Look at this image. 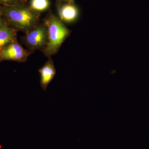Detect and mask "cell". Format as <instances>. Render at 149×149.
Returning <instances> with one entry per match:
<instances>
[{
    "mask_svg": "<svg viewBox=\"0 0 149 149\" xmlns=\"http://www.w3.org/2000/svg\"><path fill=\"white\" fill-rule=\"evenodd\" d=\"M41 15L29 5L3 7V17L10 27L24 34L40 23Z\"/></svg>",
    "mask_w": 149,
    "mask_h": 149,
    "instance_id": "1",
    "label": "cell"
},
{
    "mask_svg": "<svg viewBox=\"0 0 149 149\" xmlns=\"http://www.w3.org/2000/svg\"><path fill=\"white\" fill-rule=\"evenodd\" d=\"M48 29V42L42 51L44 55L51 57L58 52L62 44L69 36L70 31L58 17L49 13L43 19Z\"/></svg>",
    "mask_w": 149,
    "mask_h": 149,
    "instance_id": "2",
    "label": "cell"
},
{
    "mask_svg": "<svg viewBox=\"0 0 149 149\" xmlns=\"http://www.w3.org/2000/svg\"><path fill=\"white\" fill-rule=\"evenodd\" d=\"M48 35L47 27L44 22H40L25 33L22 40L27 50L32 54L45 49L48 42Z\"/></svg>",
    "mask_w": 149,
    "mask_h": 149,
    "instance_id": "3",
    "label": "cell"
},
{
    "mask_svg": "<svg viewBox=\"0 0 149 149\" xmlns=\"http://www.w3.org/2000/svg\"><path fill=\"white\" fill-rule=\"evenodd\" d=\"M30 54L29 51L24 49L16 40L0 51V61H12L24 62Z\"/></svg>",
    "mask_w": 149,
    "mask_h": 149,
    "instance_id": "4",
    "label": "cell"
},
{
    "mask_svg": "<svg viewBox=\"0 0 149 149\" xmlns=\"http://www.w3.org/2000/svg\"><path fill=\"white\" fill-rule=\"evenodd\" d=\"M59 18L63 22L70 23L77 19L79 10L77 7L72 3H66L56 4Z\"/></svg>",
    "mask_w": 149,
    "mask_h": 149,
    "instance_id": "5",
    "label": "cell"
},
{
    "mask_svg": "<svg viewBox=\"0 0 149 149\" xmlns=\"http://www.w3.org/2000/svg\"><path fill=\"white\" fill-rule=\"evenodd\" d=\"M39 72L40 74V85L43 90L46 91L56 73L55 68L52 58H48L47 61L39 69Z\"/></svg>",
    "mask_w": 149,
    "mask_h": 149,
    "instance_id": "6",
    "label": "cell"
},
{
    "mask_svg": "<svg viewBox=\"0 0 149 149\" xmlns=\"http://www.w3.org/2000/svg\"><path fill=\"white\" fill-rule=\"evenodd\" d=\"M17 32L16 30L8 25L0 28V51L17 40Z\"/></svg>",
    "mask_w": 149,
    "mask_h": 149,
    "instance_id": "7",
    "label": "cell"
},
{
    "mask_svg": "<svg viewBox=\"0 0 149 149\" xmlns=\"http://www.w3.org/2000/svg\"><path fill=\"white\" fill-rule=\"evenodd\" d=\"M29 6L33 10L41 13L49 8L50 2L49 0H30Z\"/></svg>",
    "mask_w": 149,
    "mask_h": 149,
    "instance_id": "8",
    "label": "cell"
},
{
    "mask_svg": "<svg viewBox=\"0 0 149 149\" xmlns=\"http://www.w3.org/2000/svg\"><path fill=\"white\" fill-rule=\"evenodd\" d=\"M27 0H0V5L3 7H11L27 4Z\"/></svg>",
    "mask_w": 149,
    "mask_h": 149,
    "instance_id": "9",
    "label": "cell"
},
{
    "mask_svg": "<svg viewBox=\"0 0 149 149\" xmlns=\"http://www.w3.org/2000/svg\"><path fill=\"white\" fill-rule=\"evenodd\" d=\"M8 25L2 15H0V28Z\"/></svg>",
    "mask_w": 149,
    "mask_h": 149,
    "instance_id": "10",
    "label": "cell"
},
{
    "mask_svg": "<svg viewBox=\"0 0 149 149\" xmlns=\"http://www.w3.org/2000/svg\"><path fill=\"white\" fill-rule=\"evenodd\" d=\"M73 0H56V4L62 3L63 2L72 3H73Z\"/></svg>",
    "mask_w": 149,
    "mask_h": 149,
    "instance_id": "11",
    "label": "cell"
},
{
    "mask_svg": "<svg viewBox=\"0 0 149 149\" xmlns=\"http://www.w3.org/2000/svg\"><path fill=\"white\" fill-rule=\"evenodd\" d=\"M0 15L3 16V7L0 5Z\"/></svg>",
    "mask_w": 149,
    "mask_h": 149,
    "instance_id": "12",
    "label": "cell"
}]
</instances>
